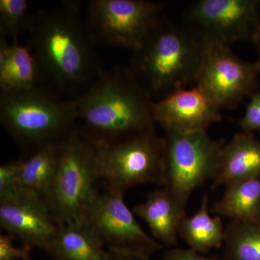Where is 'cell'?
Returning a JSON list of instances; mask_svg holds the SVG:
<instances>
[{"label":"cell","mask_w":260,"mask_h":260,"mask_svg":"<svg viewBox=\"0 0 260 260\" xmlns=\"http://www.w3.org/2000/svg\"><path fill=\"white\" fill-rule=\"evenodd\" d=\"M260 177V139L254 133L239 132L225 142L212 188Z\"/></svg>","instance_id":"obj_15"},{"label":"cell","mask_w":260,"mask_h":260,"mask_svg":"<svg viewBox=\"0 0 260 260\" xmlns=\"http://www.w3.org/2000/svg\"><path fill=\"white\" fill-rule=\"evenodd\" d=\"M252 42L254 43V46L256 47V52H257V59H256V62L260 68V26L259 29H258L257 32H256L254 39H253Z\"/></svg>","instance_id":"obj_28"},{"label":"cell","mask_w":260,"mask_h":260,"mask_svg":"<svg viewBox=\"0 0 260 260\" xmlns=\"http://www.w3.org/2000/svg\"><path fill=\"white\" fill-rule=\"evenodd\" d=\"M236 124L241 131L260 133V90L258 89L249 97L244 115L236 119Z\"/></svg>","instance_id":"obj_24"},{"label":"cell","mask_w":260,"mask_h":260,"mask_svg":"<svg viewBox=\"0 0 260 260\" xmlns=\"http://www.w3.org/2000/svg\"><path fill=\"white\" fill-rule=\"evenodd\" d=\"M186 28L203 42H252L260 26V0H198L186 10Z\"/></svg>","instance_id":"obj_11"},{"label":"cell","mask_w":260,"mask_h":260,"mask_svg":"<svg viewBox=\"0 0 260 260\" xmlns=\"http://www.w3.org/2000/svg\"><path fill=\"white\" fill-rule=\"evenodd\" d=\"M0 225L25 245L44 251L57 227L44 200L23 192L0 202Z\"/></svg>","instance_id":"obj_13"},{"label":"cell","mask_w":260,"mask_h":260,"mask_svg":"<svg viewBox=\"0 0 260 260\" xmlns=\"http://www.w3.org/2000/svg\"><path fill=\"white\" fill-rule=\"evenodd\" d=\"M78 98L80 129L99 143H114L155 133L153 101L127 67L103 70Z\"/></svg>","instance_id":"obj_2"},{"label":"cell","mask_w":260,"mask_h":260,"mask_svg":"<svg viewBox=\"0 0 260 260\" xmlns=\"http://www.w3.org/2000/svg\"><path fill=\"white\" fill-rule=\"evenodd\" d=\"M30 252V246H15L11 235L0 236V260H32Z\"/></svg>","instance_id":"obj_25"},{"label":"cell","mask_w":260,"mask_h":260,"mask_svg":"<svg viewBox=\"0 0 260 260\" xmlns=\"http://www.w3.org/2000/svg\"><path fill=\"white\" fill-rule=\"evenodd\" d=\"M31 19L26 0H0V36L18 39L28 32Z\"/></svg>","instance_id":"obj_22"},{"label":"cell","mask_w":260,"mask_h":260,"mask_svg":"<svg viewBox=\"0 0 260 260\" xmlns=\"http://www.w3.org/2000/svg\"><path fill=\"white\" fill-rule=\"evenodd\" d=\"M42 75L28 44L18 39L9 43L0 36V93L18 91L42 85Z\"/></svg>","instance_id":"obj_17"},{"label":"cell","mask_w":260,"mask_h":260,"mask_svg":"<svg viewBox=\"0 0 260 260\" xmlns=\"http://www.w3.org/2000/svg\"><path fill=\"white\" fill-rule=\"evenodd\" d=\"M109 251L107 260H150V258L136 255V254H126V253Z\"/></svg>","instance_id":"obj_27"},{"label":"cell","mask_w":260,"mask_h":260,"mask_svg":"<svg viewBox=\"0 0 260 260\" xmlns=\"http://www.w3.org/2000/svg\"><path fill=\"white\" fill-rule=\"evenodd\" d=\"M44 251L52 260H107L109 256L85 218L58 224Z\"/></svg>","instance_id":"obj_16"},{"label":"cell","mask_w":260,"mask_h":260,"mask_svg":"<svg viewBox=\"0 0 260 260\" xmlns=\"http://www.w3.org/2000/svg\"><path fill=\"white\" fill-rule=\"evenodd\" d=\"M259 74L256 61L241 59L223 44L204 42L195 85L219 110L234 109L258 90Z\"/></svg>","instance_id":"obj_9"},{"label":"cell","mask_w":260,"mask_h":260,"mask_svg":"<svg viewBox=\"0 0 260 260\" xmlns=\"http://www.w3.org/2000/svg\"><path fill=\"white\" fill-rule=\"evenodd\" d=\"M164 6L144 0H93L86 23L95 44L134 51L160 20Z\"/></svg>","instance_id":"obj_8"},{"label":"cell","mask_w":260,"mask_h":260,"mask_svg":"<svg viewBox=\"0 0 260 260\" xmlns=\"http://www.w3.org/2000/svg\"><path fill=\"white\" fill-rule=\"evenodd\" d=\"M77 121L78 98L64 100L42 84L0 93V122L25 157L66 139L78 126Z\"/></svg>","instance_id":"obj_4"},{"label":"cell","mask_w":260,"mask_h":260,"mask_svg":"<svg viewBox=\"0 0 260 260\" xmlns=\"http://www.w3.org/2000/svg\"><path fill=\"white\" fill-rule=\"evenodd\" d=\"M95 142L77 126L63 140L50 190L44 199L56 224L83 218L99 189Z\"/></svg>","instance_id":"obj_5"},{"label":"cell","mask_w":260,"mask_h":260,"mask_svg":"<svg viewBox=\"0 0 260 260\" xmlns=\"http://www.w3.org/2000/svg\"><path fill=\"white\" fill-rule=\"evenodd\" d=\"M186 208L169 188L162 186L150 192L145 202L135 205L133 213L144 220L157 242L172 248L178 244Z\"/></svg>","instance_id":"obj_14"},{"label":"cell","mask_w":260,"mask_h":260,"mask_svg":"<svg viewBox=\"0 0 260 260\" xmlns=\"http://www.w3.org/2000/svg\"><path fill=\"white\" fill-rule=\"evenodd\" d=\"M210 213L242 223H260V177L232 183Z\"/></svg>","instance_id":"obj_18"},{"label":"cell","mask_w":260,"mask_h":260,"mask_svg":"<svg viewBox=\"0 0 260 260\" xmlns=\"http://www.w3.org/2000/svg\"><path fill=\"white\" fill-rule=\"evenodd\" d=\"M164 260H225L223 256L205 255L192 249L172 247L165 251Z\"/></svg>","instance_id":"obj_26"},{"label":"cell","mask_w":260,"mask_h":260,"mask_svg":"<svg viewBox=\"0 0 260 260\" xmlns=\"http://www.w3.org/2000/svg\"><path fill=\"white\" fill-rule=\"evenodd\" d=\"M28 34L42 80L60 92L79 97L104 70L78 2L38 10L32 15Z\"/></svg>","instance_id":"obj_1"},{"label":"cell","mask_w":260,"mask_h":260,"mask_svg":"<svg viewBox=\"0 0 260 260\" xmlns=\"http://www.w3.org/2000/svg\"><path fill=\"white\" fill-rule=\"evenodd\" d=\"M223 245L225 260H260V223L229 222Z\"/></svg>","instance_id":"obj_21"},{"label":"cell","mask_w":260,"mask_h":260,"mask_svg":"<svg viewBox=\"0 0 260 260\" xmlns=\"http://www.w3.org/2000/svg\"><path fill=\"white\" fill-rule=\"evenodd\" d=\"M94 142L98 177L106 189L125 194L140 184L166 186L164 140L155 132L114 143Z\"/></svg>","instance_id":"obj_6"},{"label":"cell","mask_w":260,"mask_h":260,"mask_svg":"<svg viewBox=\"0 0 260 260\" xmlns=\"http://www.w3.org/2000/svg\"><path fill=\"white\" fill-rule=\"evenodd\" d=\"M166 186L183 204L193 191L213 180L218 171L225 140L212 138L207 132H165Z\"/></svg>","instance_id":"obj_7"},{"label":"cell","mask_w":260,"mask_h":260,"mask_svg":"<svg viewBox=\"0 0 260 260\" xmlns=\"http://www.w3.org/2000/svg\"><path fill=\"white\" fill-rule=\"evenodd\" d=\"M152 110L155 124L164 132H207L212 124L222 119L218 107L197 85L153 102Z\"/></svg>","instance_id":"obj_12"},{"label":"cell","mask_w":260,"mask_h":260,"mask_svg":"<svg viewBox=\"0 0 260 260\" xmlns=\"http://www.w3.org/2000/svg\"><path fill=\"white\" fill-rule=\"evenodd\" d=\"M204 42L186 28L159 20L133 51L128 69L155 102L196 83Z\"/></svg>","instance_id":"obj_3"},{"label":"cell","mask_w":260,"mask_h":260,"mask_svg":"<svg viewBox=\"0 0 260 260\" xmlns=\"http://www.w3.org/2000/svg\"><path fill=\"white\" fill-rule=\"evenodd\" d=\"M23 158L3 164L0 167V202L14 198L20 193L19 178Z\"/></svg>","instance_id":"obj_23"},{"label":"cell","mask_w":260,"mask_h":260,"mask_svg":"<svg viewBox=\"0 0 260 260\" xmlns=\"http://www.w3.org/2000/svg\"><path fill=\"white\" fill-rule=\"evenodd\" d=\"M124 195L104 188L99 191L83 218L107 251L150 258L164 246L140 226L126 205Z\"/></svg>","instance_id":"obj_10"},{"label":"cell","mask_w":260,"mask_h":260,"mask_svg":"<svg viewBox=\"0 0 260 260\" xmlns=\"http://www.w3.org/2000/svg\"><path fill=\"white\" fill-rule=\"evenodd\" d=\"M210 213L209 198L205 193L199 209L191 216L186 215L179 230V237L189 249L201 254L218 249L225 242V227L221 217Z\"/></svg>","instance_id":"obj_20"},{"label":"cell","mask_w":260,"mask_h":260,"mask_svg":"<svg viewBox=\"0 0 260 260\" xmlns=\"http://www.w3.org/2000/svg\"><path fill=\"white\" fill-rule=\"evenodd\" d=\"M61 143L44 145L23 158L19 178L20 193L45 199L55 177Z\"/></svg>","instance_id":"obj_19"}]
</instances>
